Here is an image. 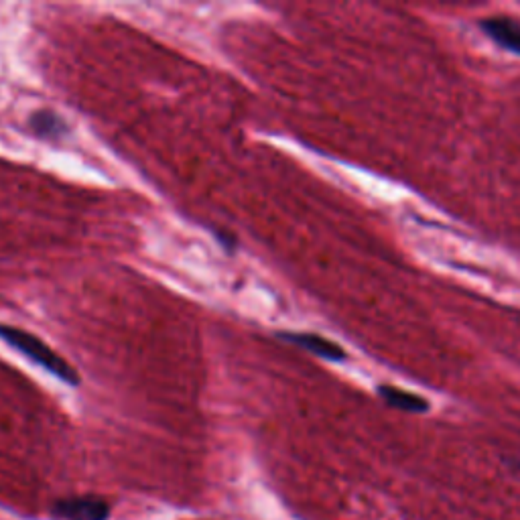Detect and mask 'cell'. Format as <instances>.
Masks as SVG:
<instances>
[{
    "label": "cell",
    "instance_id": "6da1fadb",
    "mask_svg": "<svg viewBox=\"0 0 520 520\" xmlns=\"http://www.w3.org/2000/svg\"><path fill=\"white\" fill-rule=\"evenodd\" d=\"M0 338H3L11 348H15L19 354L27 356L31 362L39 364L41 368H45L47 372H51L53 376H57L59 380L68 382V384H78L80 382V374L78 370L61 358L57 352H53L43 340H39L37 336L15 328V325H3L0 323Z\"/></svg>",
    "mask_w": 520,
    "mask_h": 520
},
{
    "label": "cell",
    "instance_id": "7a4b0ae2",
    "mask_svg": "<svg viewBox=\"0 0 520 520\" xmlns=\"http://www.w3.org/2000/svg\"><path fill=\"white\" fill-rule=\"evenodd\" d=\"M53 514L63 520H108L110 506L102 498H65L55 502Z\"/></svg>",
    "mask_w": 520,
    "mask_h": 520
},
{
    "label": "cell",
    "instance_id": "3957f363",
    "mask_svg": "<svg viewBox=\"0 0 520 520\" xmlns=\"http://www.w3.org/2000/svg\"><path fill=\"white\" fill-rule=\"evenodd\" d=\"M480 25L494 43H498L506 51L520 55V25L516 21L508 19V17H494V19L482 21Z\"/></svg>",
    "mask_w": 520,
    "mask_h": 520
},
{
    "label": "cell",
    "instance_id": "277c9868",
    "mask_svg": "<svg viewBox=\"0 0 520 520\" xmlns=\"http://www.w3.org/2000/svg\"><path fill=\"white\" fill-rule=\"evenodd\" d=\"M281 338L323 360L342 362L346 358V352L338 344H334L332 340H325L321 336H315V334H281Z\"/></svg>",
    "mask_w": 520,
    "mask_h": 520
},
{
    "label": "cell",
    "instance_id": "5b68a950",
    "mask_svg": "<svg viewBox=\"0 0 520 520\" xmlns=\"http://www.w3.org/2000/svg\"><path fill=\"white\" fill-rule=\"evenodd\" d=\"M378 395L388 407L405 413H425L429 409V403L425 399H421L415 393H409V390H401L397 386H380Z\"/></svg>",
    "mask_w": 520,
    "mask_h": 520
},
{
    "label": "cell",
    "instance_id": "8992f818",
    "mask_svg": "<svg viewBox=\"0 0 520 520\" xmlns=\"http://www.w3.org/2000/svg\"><path fill=\"white\" fill-rule=\"evenodd\" d=\"M31 126L39 137L45 139H57L65 133V124L53 112H35V116L31 118Z\"/></svg>",
    "mask_w": 520,
    "mask_h": 520
},
{
    "label": "cell",
    "instance_id": "52a82bcc",
    "mask_svg": "<svg viewBox=\"0 0 520 520\" xmlns=\"http://www.w3.org/2000/svg\"><path fill=\"white\" fill-rule=\"evenodd\" d=\"M518 466H520V460H518Z\"/></svg>",
    "mask_w": 520,
    "mask_h": 520
}]
</instances>
